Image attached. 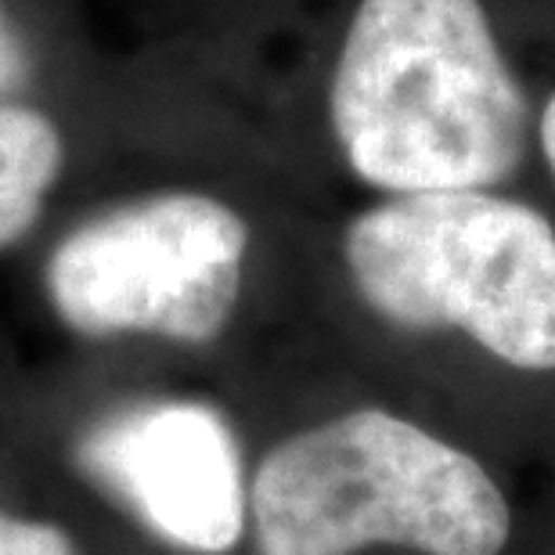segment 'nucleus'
I'll return each mask as SVG.
<instances>
[{
  "mask_svg": "<svg viewBox=\"0 0 555 555\" xmlns=\"http://www.w3.org/2000/svg\"><path fill=\"white\" fill-rule=\"evenodd\" d=\"M332 127L383 192H483L527 149V98L480 0H361L332 80Z\"/></svg>",
  "mask_w": 555,
  "mask_h": 555,
  "instance_id": "1",
  "label": "nucleus"
},
{
  "mask_svg": "<svg viewBox=\"0 0 555 555\" xmlns=\"http://www.w3.org/2000/svg\"><path fill=\"white\" fill-rule=\"evenodd\" d=\"M260 555H502L513 516L483 465L383 408L282 440L249 487Z\"/></svg>",
  "mask_w": 555,
  "mask_h": 555,
  "instance_id": "2",
  "label": "nucleus"
},
{
  "mask_svg": "<svg viewBox=\"0 0 555 555\" xmlns=\"http://www.w3.org/2000/svg\"><path fill=\"white\" fill-rule=\"evenodd\" d=\"M375 314L401 328H462L498 361L555 372V228L487 192L401 195L343 238Z\"/></svg>",
  "mask_w": 555,
  "mask_h": 555,
  "instance_id": "3",
  "label": "nucleus"
},
{
  "mask_svg": "<svg viewBox=\"0 0 555 555\" xmlns=\"http://www.w3.org/2000/svg\"><path fill=\"white\" fill-rule=\"evenodd\" d=\"M249 228L220 198L166 192L76 228L48 263V296L80 336L209 343L238 304Z\"/></svg>",
  "mask_w": 555,
  "mask_h": 555,
  "instance_id": "4",
  "label": "nucleus"
},
{
  "mask_svg": "<svg viewBox=\"0 0 555 555\" xmlns=\"http://www.w3.org/2000/svg\"><path fill=\"white\" fill-rule=\"evenodd\" d=\"M76 459L163 545L220 555L246 534L238 440L214 404H127L83 433Z\"/></svg>",
  "mask_w": 555,
  "mask_h": 555,
  "instance_id": "5",
  "label": "nucleus"
},
{
  "mask_svg": "<svg viewBox=\"0 0 555 555\" xmlns=\"http://www.w3.org/2000/svg\"><path fill=\"white\" fill-rule=\"evenodd\" d=\"M62 134L37 108H0V253L37 224L62 173Z\"/></svg>",
  "mask_w": 555,
  "mask_h": 555,
  "instance_id": "6",
  "label": "nucleus"
},
{
  "mask_svg": "<svg viewBox=\"0 0 555 555\" xmlns=\"http://www.w3.org/2000/svg\"><path fill=\"white\" fill-rule=\"evenodd\" d=\"M0 555H80L73 538L48 519L11 516L0 508Z\"/></svg>",
  "mask_w": 555,
  "mask_h": 555,
  "instance_id": "7",
  "label": "nucleus"
},
{
  "mask_svg": "<svg viewBox=\"0 0 555 555\" xmlns=\"http://www.w3.org/2000/svg\"><path fill=\"white\" fill-rule=\"evenodd\" d=\"M18 76H22V51L15 37H11V29L4 26V18H0V91H8Z\"/></svg>",
  "mask_w": 555,
  "mask_h": 555,
  "instance_id": "8",
  "label": "nucleus"
},
{
  "mask_svg": "<svg viewBox=\"0 0 555 555\" xmlns=\"http://www.w3.org/2000/svg\"><path fill=\"white\" fill-rule=\"evenodd\" d=\"M541 149H545V159H548L552 173H555V94H552V102L545 108V116H541Z\"/></svg>",
  "mask_w": 555,
  "mask_h": 555,
  "instance_id": "9",
  "label": "nucleus"
}]
</instances>
